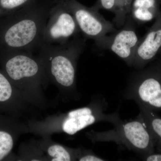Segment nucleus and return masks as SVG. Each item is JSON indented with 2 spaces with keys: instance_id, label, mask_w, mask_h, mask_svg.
<instances>
[{
  "instance_id": "obj_1",
  "label": "nucleus",
  "mask_w": 161,
  "mask_h": 161,
  "mask_svg": "<svg viewBox=\"0 0 161 161\" xmlns=\"http://www.w3.org/2000/svg\"><path fill=\"white\" fill-rule=\"evenodd\" d=\"M57 0H37L23 9L0 18L3 51L32 53L41 45L50 12Z\"/></svg>"
},
{
  "instance_id": "obj_7",
  "label": "nucleus",
  "mask_w": 161,
  "mask_h": 161,
  "mask_svg": "<svg viewBox=\"0 0 161 161\" xmlns=\"http://www.w3.org/2000/svg\"><path fill=\"white\" fill-rule=\"evenodd\" d=\"M125 95L140 107L161 109V79L153 75L136 74L130 81Z\"/></svg>"
},
{
  "instance_id": "obj_15",
  "label": "nucleus",
  "mask_w": 161,
  "mask_h": 161,
  "mask_svg": "<svg viewBox=\"0 0 161 161\" xmlns=\"http://www.w3.org/2000/svg\"><path fill=\"white\" fill-rule=\"evenodd\" d=\"M13 90L10 81L0 72V108L1 105L7 104L11 100Z\"/></svg>"
},
{
  "instance_id": "obj_5",
  "label": "nucleus",
  "mask_w": 161,
  "mask_h": 161,
  "mask_svg": "<svg viewBox=\"0 0 161 161\" xmlns=\"http://www.w3.org/2000/svg\"><path fill=\"white\" fill-rule=\"evenodd\" d=\"M62 2L74 16L80 31L86 38L95 40V43L102 40L108 34L115 31L114 25L93 7H86L76 0Z\"/></svg>"
},
{
  "instance_id": "obj_12",
  "label": "nucleus",
  "mask_w": 161,
  "mask_h": 161,
  "mask_svg": "<svg viewBox=\"0 0 161 161\" xmlns=\"http://www.w3.org/2000/svg\"><path fill=\"white\" fill-rule=\"evenodd\" d=\"M37 0H0V18L13 13Z\"/></svg>"
},
{
  "instance_id": "obj_10",
  "label": "nucleus",
  "mask_w": 161,
  "mask_h": 161,
  "mask_svg": "<svg viewBox=\"0 0 161 161\" xmlns=\"http://www.w3.org/2000/svg\"><path fill=\"white\" fill-rule=\"evenodd\" d=\"M158 0H133L130 15L138 22L150 21L155 16Z\"/></svg>"
},
{
  "instance_id": "obj_18",
  "label": "nucleus",
  "mask_w": 161,
  "mask_h": 161,
  "mask_svg": "<svg viewBox=\"0 0 161 161\" xmlns=\"http://www.w3.org/2000/svg\"><path fill=\"white\" fill-rule=\"evenodd\" d=\"M79 160L80 161H106V160L99 157L98 156L92 154L83 156L79 158Z\"/></svg>"
},
{
  "instance_id": "obj_19",
  "label": "nucleus",
  "mask_w": 161,
  "mask_h": 161,
  "mask_svg": "<svg viewBox=\"0 0 161 161\" xmlns=\"http://www.w3.org/2000/svg\"><path fill=\"white\" fill-rule=\"evenodd\" d=\"M147 161H161V154H151L146 158Z\"/></svg>"
},
{
  "instance_id": "obj_9",
  "label": "nucleus",
  "mask_w": 161,
  "mask_h": 161,
  "mask_svg": "<svg viewBox=\"0 0 161 161\" xmlns=\"http://www.w3.org/2000/svg\"><path fill=\"white\" fill-rule=\"evenodd\" d=\"M161 47V18L146 36L140 41L132 66L140 68L154 58Z\"/></svg>"
},
{
  "instance_id": "obj_13",
  "label": "nucleus",
  "mask_w": 161,
  "mask_h": 161,
  "mask_svg": "<svg viewBox=\"0 0 161 161\" xmlns=\"http://www.w3.org/2000/svg\"><path fill=\"white\" fill-rule=\"evenodd\" d=\"M139 116L147 128H150L161 143V119L155 117L146 108L140 107Z\"/></svg>"
},
{
  "instance_id": "obj_21",
  "label": "nucleus",
  "mask_w": 161,
  "mask_h": 161,
  "mask_svg": "<svg viewBox=\"0 0 161 161\" xmlns=\"http://www.w3.org/2000/svg\"><path fill=\"white\" fill-rule=\"evenodd\" d=\"M60 1H66V0H60Z\"/></svg>"
},
{
  "instance_id": "obj_3",
  "label": "nucleus",
  "mask_w": 161,
  "mask_h": 161,
  "mask_svg": "<svg viewBox=\"0 0 161 161\" xmlns=\"http://www.w3.org/2000/svg\"><path fill=\"white\" fill-rule=\"evenodd\" d=\"M114 126L113 130L96 133V140L114 142L129 150L141 153L151 150L152 138L140 116L129 121L121 120Z\"/></svg>"
},
{
  "instance_id": "obj_4",
  "label": "nucleus",
  "mask_w": 161,
  "mask_h": 161,
  "mask_svg": "<svg viewBox=\"0 0 161 161\" xmlns=\"http://www.w3.org/2000/svg\"><path fill=\"white\" fill-rule=\"evenodd\" d=\"M79 31L80 30L73 15L62 1L57 0L50 12L41 45L64 44L70 40L72 37L75 36Z\"/></svg>"
},
{
  "instance_id": "obj_6",
  "label": "nucleus",
  "mask_w": 161,
  "mask_h": 161,
  "mask_svg": "<svg viewBox=\"0 0 161 161\" xmlns=\"http://www.w3.org/2000/svg\"><path fill=\"white\" fill-rule=\"evenodd\" d=\"M133 21L130 14L122 29L112 36H107L96 43L101 48L110 50L130 66L132 65L136 50L140 41Z\"/></svg>"
},
{
  "instance_id": "obj_17",
  "label": "nucleus",
  "mask_w": 161,
  "mask_h": 161,
  "mask_svg": "<svg viewBox=\"0 0 161 161\" xmlns=\"http://www.w3.org/2000/svg\"><path fill=\"white\" fill-rule=\"evenodd\" d=\"M115 0H98L93 8L98 10L101 9L112 11L115 5Z\"/></svg>"
},
{
  "instance_id": "obj_20",
  "label": "nucleus",
  "mask_w": 161,
  "mask_h": 161,
  "mask_svg": "<svg viewBox=\"0 0 161 161\" xmlns=\"http://www.w3.org/2000/svg\"><path fill=\"white\" fill-rule=\"evenodd\" d=\"M159 2H160V3H161V0H158Z\"/></svg>"
},
{
  "instance_id": "obj_2",
  "label": "nucleus",
  "mask_w": 161,
  "mask_h": 161,
  "mask_svg": "<svg viewBox=\"0 0 161 161\" xmlns=\"http://www.w3.org/2000/svg\"><path fill=\"white\" fill-rule=\"evenodd\" d=\"M85 47L84 40L74 38L61 44H43L37 51L42 59L49 61L52 75L66 87L75 84V63Z\"/></svg>"
},
{
  "instance_id": "obj_14",
  "label": "nucleus",
  "mask_w": 161,
  "mask_h": 161,
  "mask_svg": "<svg viewBox=\"0 0 161 161\" xmlns=\"http://www.w3.org/2000/svg\"><path fill=\"white\" fill-rule=\"evenodd\" d=\"M13 146L14 139L11 133L7 130L0 129V161L9 155Z\"/></svg>"
},
{
  "instance_id": "obj_11",
  "label": "nucleus",
  "mask_w": 161,
  "mask_h": 161,
  "mask_svg": "<svg viewBox=\"0 0 161 161\" xmlns=\"http://www.w3.org/2000/svg\"><path fill=\"white\" fill-rule=\"evenodd\" d=\"M133 0H115L112 12L115 14L114 23L118 27L125 25L127 18L130 14Z\"/></svg>"
},
{
  "instance_id": "obj_8",
  "label": "nucleus",
  "mask_w": 161,
  "mask_h": 161,
  "mask_svg": "<svg viewBox=\"0 0 161 161\" xmlns=\"http://www.w3.org/2000/svg\"><path fill=\"white\" fill-rule=\"evenodd\" d=\"M4 64L5 71L12 80L20 81L33 78L39 73L40 67L31 53L23 51L9 52Z\"/></svg>"
},
{
  "instance_id": "obj_16",
  "label": "nucleus",
  "mask_w": 161,
  "mask_h": 161,
  "mask_svg": "<svg viewBox=\"0 0 161 161\" xmlns=\"http://www.w3.org/2000/svg\"><path fill=\"white\" fill-rule=\"evenodd\" d=\"M48 153L53 158V161H69L71 156L63 147L59 145H53L48 149Z\"/></svg>"
}]
</instances>
